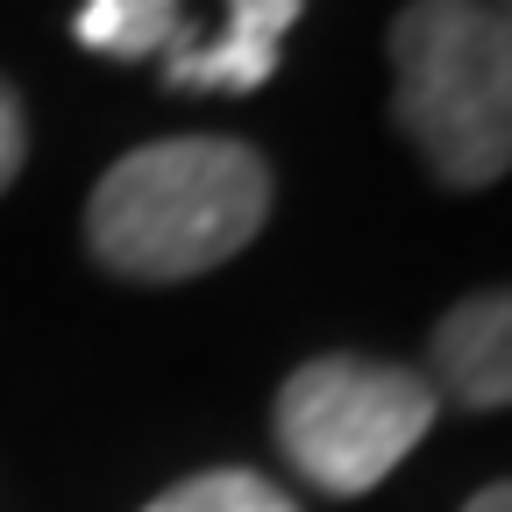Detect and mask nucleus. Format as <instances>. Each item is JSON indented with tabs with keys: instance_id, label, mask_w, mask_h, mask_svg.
Here are the masks:
<instances>
[{
	"instance_id": "nucleus-2",
	"label": "nucleus",
	"mask_w": 512,
	"mask_h": 512,
	"mask_svg": "<svg viewBox=\"0 0 512 512\" xmlns=\"http://www.w3.org/2000/svg\"><path fill=\"white\" fill-rule=\"evenodd\" d=\"M399 128L441 185L512 171V15L498 0H413L392 22Z\"/></svg>"
},
{
	"instance_id": "nucleus-5",
	"label": "nucleus",
	"mask_w": 512,
	"mask_h": 512,
	"mask_svg": "<svg viewBox=\"0 0 512 512\" xmlns=\"http://www.w3.org/2000/svg\"><path fill=\"white\" fill-rule=\"evenodd\" d=\"M434 370H441V392L463 406H512V285L441 313Z\"/></svg>"
},
{
	"instance_id": "nucleus-3",
	"label": "nucleus",
	"mask_w": 512,
	"mask_h": 512,
	"mask_svg": "<svg viewBox=\"0 0 512 512\" xmlns=\"http://www.w3.org/2000/svg\"><path fill=\"white\" fill-rule=\"evenodd\" d=\"M427 427H434V384L420 370L370 356H313L278 392L285 463L335 498L384 484Z\"/></svg>"
},
{
	"instance_id": "nucleus-7",
	"label": "nucleus",
	"mask_w": 512,
	"mask_h": 512,
	"mask_svg": "<svg viewBox=\"0 0 512 512\" xmlns=\"http://www.w3.org/2000/svg\"><path fill=\"white\" fill-rule=\"evenodd\" d=\"M22 150H29V128H22V107H15L8 79H0V192L15 185V171H22Z\"/></svg>"
},
{
	"instance_id": "nucleus-4",
	"label": "nucleus",
	"mask_w": 512,
	"mask_h": 512,
	"mask_svg": "<svg viewBox=\"0 0 512 512\" xmlns=\"http://www.w3.org/2000/svg\"><path fill=\"white\" fill-rule=\"evenodd\" d=\"M299 0H86L72 36L114 64H164L178 93H256L278 72Z\"/></svg>"
},
{
	"instance_id": "nucleus-6",
	"label": "nucleus",
	"mask_w": 512,
	"mask_h": 512,
	"mask_svg": "<svg viewBox=\"0 0 512 512\" xmlns=\"http://www.w3.org/2000/svg\"><path fill=\"white\" fill-rule=\"evenodd\" d=\"M143 512H299L278 484H264L256 470H207V477H185L171 484L157 505Z\"/></svg>"
},
{
	"instance_id": "nucleus-9",
	"label": "nucleus",
	"mask_w": 512,
	"mask_h": 512,
	"mask_svg": "<svg viewBox=\"0 0 512 512\" xmlns=\"http://www.w3.org/2000/svg\"><path fill=\"white\" fill-rule=\"evenodd\" d=\"M505 15H512V0H505Z\"/></svg>"
},
{
	"instance_id": "nucleus-1",
	"label": "nucleus",
	"mask_w": 512,
	"mask_h": 512,
	"mask_svg": "<svg viewBox=\"0 0 512 512\" xmlns=\"http://www.w3.org/2000/svg\"><path fill=\"white\" fill-rule=\"evenodd\" d=\"M271 221V171L235 136H171L121 157L86 200V242L107 271L171 285L200 278Z\"/></svg>"
},
{
	"instance_id": "nucleus-8",
	"label": "nucleus",
	"mask_w": 512,
	"mask_h": 512,
	"mask_svg": "<svg viewBox=\"0 0 512 512\" xmlns=\"http://www.w3.org/2000/svg\"><path fill=\"white\" fill-rule=\"evenodd\" d=\"M463 512H512V484H484V491H477Z\"/></svg>"
}]
</instances>
